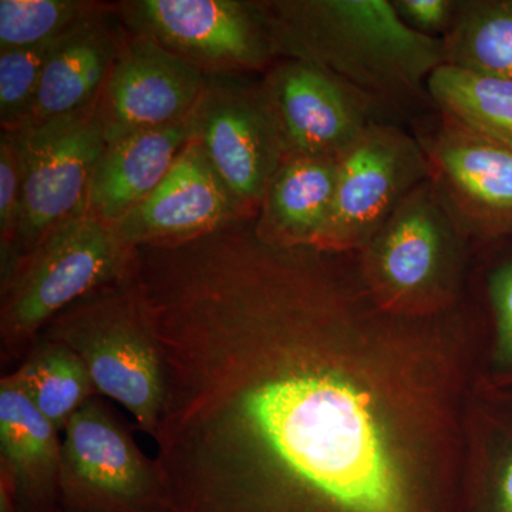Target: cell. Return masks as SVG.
Segmentation results:
<instances>
[{
    "instance_id": "cell-1",
    "label": "cell",
    "mask_w": 512,
    "mask_h": 512,
    "mask_svg": "<svg viewBox=\"0 0 512 512\" xmlns=\"http://www.w3.org/2000/svg\"><path fill=\"white\" fill-rule=\"evenodd\" d=\"M272 53L326 70L379 109L431 103L443 39L410 28L393 0H258Z\"/></svg>"
},
{
    "instance_id": "cell-2",
    "label": "cell",
    "mask_w": 512,
    "mask_h": 512,
    "mask_svg": "<svg viewBox=\"0 0 512 512\" xmlns=\"http://www.w3.org/2000/svg\"><path fill=\"white\" fill-rule=\"evenodd\" d=\"M42 332L73 349L97 393L121 404L153 436L163 410L164 367L134 266L126 278L64 309Z\"/></svg>"
},
{
    "instance_id": "cell-3",
    "label": "cell",
    "mask_w": 512,
    "mask_h": 512,
    "mask_svg": "<svg viewBox=\"0 0 512 512\" xmlns=\"http://www.w3.org/2000/svg\"><path fill=\"white\" fill-rule=\"evenodd\" d=\"M136 248L89 210L67 218L2 281V352L19 356L64 309L131 274Z\"/></svg>"
},
{
    "instance_id": "cell-4",
    "label": "cell",
    "mask_w": 512,
    "mask_h": 512,
    "mask_svg": "<svg viewBox=\"0 0 512 512\" xmlns=\"http://www.w3.org/2000/svg\"><path fill=\"white\" fill-rule=\"evenodd\" d=\"M146 37L208 77L264 74L275 62L261 10L241 0H128L111 6Z\"/></svg>"
},
{
    "instance_id": "cell-5",
    "label": "cell",
    "mask_w": 512,
    "mask_h": 512,
    "mask_svg": "<svg viewBox=\"0 0 512 512\" xmlns=\"http://www.w3.org/2000/svg\"><path fill=\"white\" fill-rule=\"evenodd\" d=\"M431 168L414 134L375 120L339 154L338 183L315 247L363 248L404 198L430 180Z\"/></svg>"
},
{
    "instance_id": "cell-6",
    "label": "cell",
    "mask_w": 512,
    "mask_h": 512,
    "mask_svg": "<svg viewBox=\"0 0 512 512\" xmlns=\"http://www.w3.org/2000/svg\"><path fill=\"white\" fill-rule=\"evenodd\" d=\"M96 107L10 131L22 160L23 201L13 264L2 281L50 229L87 210L94 168L107 144Z\"/></svg>"
},
{
    "instance_id": "cell-7",
    "label": "cell",
    "mask_w": 512,
    "mask_h": 512,
    "mask_svg": "<svg viewBox=\"0 0 512 512\" xmlns=\"http://www.w3.org/2000/svg\"><path fill=\"white\" fill-rule=\"evenodd\" d=\"M464 237L431 178L417 185L362 248L377 298L403 309L444 301Z\"/></svg>"
},
{
    "instance_id": "cell-8",
    "label": "cell",
    "mask_w": 512,
    "mask_h": 512,
    "mask_svg": "<svg viewBox=\"0 0 512 512\" xmlns=\"http://www.w3.org/2000/svg\"><path fill=\"white\" fill-rule=\"evenodd\" d=\"M60 491L86 510L168 512L156 461L138 448L99 394L64 427Z\"/></svg>"
},
{
    "instance_id": "cell-9",
    "label": "cell",
    "mask_w": 512,
    "mask_h": 512,
    "mask_svg": "<svg viewBox=\"0 0 512 512\" xmlns=\"http://www.w3.org/2000/svg\"><path fill=\"white\" fill-rule=\"evenodd\" d=\"M195 141L249 218L259 207L285 151L259 83L210 77L190 116Z\"/></svg>"
},
{
    "instance_id": "cell-10",
    "label": "cell",
    "mask_w": 512,
    "mask_h": 512,
    "mask_svg": "<svg viewBox=\"0 0 512 512\" xmlns=\"http://www.w3.org/2000/svg\"><path fill=\"white\" fill-rule=\"evenodd\" d=\"M431 181L464 234L512 239V148L437 111L414 128Z\"/></svg>"
},
{
    "instance_id": "cell-11",
    "label": "cell",
    "mask_w": 512,
    "mask_h": 512,
    "mask_svg": "<svg viewBox=\"0 0 512 512\" xmlns=\"http://www.w3.org/2000/svg\"><path fill=\"white\" fill-rule=\"evenodd\" d=\"M258 83L285 158L339 156L379 109L348 83L299 60H275Z\"/></svg>"
},
{
    "instance_id": "cell-12",
    "label": "cell",
    "mask_w": 512,
    "mask_h": 512,
    "mask_svg": "<svg viewBox=\"0 0 512 512\" xmlns=\"http://www.w3.org/2000/svg\"><path fill=\"white\" fill-rule=\"evenodd\" d=\"M208 80L153 40L127 32L96 107L106 143L187 120Z\"/></svg>"
},
{
    "instance_id": "cell-13",
    "label": "cell",
    "mask_w": 512,
    "mask_h": 512,
    "mask_svg": "<svg viewBox=\"0 0 512 512\" xmlns=\"http://www.w3.org/2000/svg\"><path fill=\"white\" fill-rule=\"evenodd\" d=\"M249 218L202 148L188 141L150 195L114 222L131 248L180 244Z\"/></svg>"
},
{
    "instance_id": "cell-14",
    "label": "cell",
    "mask_w": 512,
    "mask_h": 512,
    "mask_svg": "<svg viewBox=\"0 0 512 512\" xmlns=\"http://www.w3.org/2000/svg\"><path fill=\"white\" fill-rule=\"evenodd\" d=\"M123 28L109 6L66 33L46 64L23 127L96 107L127 35Z\"/></svg>"
},
{
    "instance_id": "cell-15",
    "label": "cell",
    "mask_w": 512,
    "mask_h": 512,
    "mask_svg": "<svg viewBox=\"0 0 512 512\" xmlns=\"http://www.w3.org/2000/svg\"><path fill=\"white\" fill-rule=\"evenodd\" d=\"M188 141L184 120L106 144L94 168L87 210L107 224L119 221L156 190Z\"/></svg>"
},
{
    "instance_id": "cell-16",
    "label": "cell",
    "mask_w": 512,
    "mask_h": 512,
    "mask_svg": "<svg viewBox=\"0 0 512 512\" xmlns=\"http://www.w3.org/2000/svg\"><path fill=\"white\" fill-rule=\"evenodd\" d=\"M338 173L339 156L285 158L254 218L259 241L278 249L315 247L332 208Z\"/></svg>"
},
{
    "instance_id": "cell-17",
    "label": "cell",
    "mask_w": 512,
    "mask_h": 512,
    "mask_svg": "<svg viewBox=\"0 0 512 512\" xmlns=\"http://www.w3.org/2000/svg\"><path fill=\"white\" fill-rule=\"evenodd\" d=\"M59 433L8 376L0 380L2 494L40 501L60 490Z\"/></svg>"
},
{
    "instance_id": "cell-18",
    "label": "cell",
    "mask_w": 512,
    "mask_h": 512,
    "mask_svg": "<svg viewBox=\"0 0 512 512\" xmlns=\"http://www.w3.org/2000/svg\"><path fill=\"white\" fill-rule=\"evenodd\" d=\"M8 377L60 433L74 413L99 394L80 356L63 342L42 335Z\"/></svg>"
},
{
    "instance_id": "cell-19",
    "label": "cell",
    "mask_w": 512,
    "mask_h": 512,
    "mask_svg": "<svg viewBox=\"0 0 512 512\" xmlns=\"http://www.w3.org/2000/svg\"><path fill=\"white\" fill-rule=\"evenodd\" d=\"M427 93L439 113L512 148V80L441 64Z\"/></svg>"
},
{
    "instance_id": "cell-20",
    "label": "cell",
    "mask_w": 512,
    "mask_h": 512,
    "mask_svg": "<svg viewBox=\"0 0 512 512\" xmlns=\"http://www.w3.org/2000/svg\"><path fill=\"white\" fill-rule=\"evenodd\" d=\"M444 64L512 80V0H458Z\"/></svg>"
},
{
    "instance_id": "cell-21",
    "label": "cell",
    "mask_w": 512,
    "mask_h": 512,
    "mask_svg": "<svg viewBox=\"0 0 512 512\" xmlns=\"http://www.w3.org/2000/svg\"><path fill=\"white\" fill-rule=\"evenodd\" d=\"M107 8L84 0H0V52L57 39Z\"/></svg>"
},
{
    "instance_id": "cell-22",
    "label": "cell",
    "mask_w": 512,
    "mask_h": 512,
    "mask_svg": "<svg viewBox=\"0 0 512 512\" xmlns=\"http://www.w3.org/2000/svg\"><path fill=\"white\" fill-rule=\"evenodd\" d=\"M63 36L40 45L0 52L2 130H19L28 120L46 64Z\"/></svg>"
},
{
    "instance_id": "cell-23",
    "label": "cell",
    "mask_w": 512,
    "mask_h": 512,
    "mask_svg": "<svg viewBox=\"0 0 512 512\" xmlns=\"http://www.w3.org/2000/svg\"><path fill=\"white\" fill-rule=\"evenodd\" d=\"M23 201V167L15 136L10 131L0 134V255L2 276L13 264Z\"/></svg>"
},
{
    "instance_id": "cell-24",
    "label": "cell",
    "mask_w": 512,
    "mask_h": 512,
    "mask_svg": "<svg viewBox=\"0 0 512 512\" xmlns=\"http://www.w3.org/2000/svg\"><path fill=\"white\" fill-rule=\"evenodd\" d=\"M393 6L416 32L443 39L456 19L458 0H393Z\"/></svg>"
},
{
    "instance_id": "cell-25",
    "label": "cell",
    "mask_w": 512,
    "mask_h": 512,
    "mask_svg": "<svg viewBox=\"0 0 512 512\" xmlns=\"http://www.w3.org/2000/svg\"><path fill=\"white\" fill-rule=\"evenodd\" d=\"M490 292L497 319L501 355L512 362V259L495 271L491 278Z\"/></svg>"
},
{
    "instance_id": "cell-26",
    "label": "cell",
    "mask_w": 512,
    "mask_h": 512,
    "mask_svg": "<svg viewBox=\"0 0 512 512\" xmlns=\"http://www.w3.org/2000/svg\"><path fill=\"white\" fill-rule=\"evenodd\" d=\"M493 512H512V444L495 470Z\"/></svg>"
}]
</instances>
